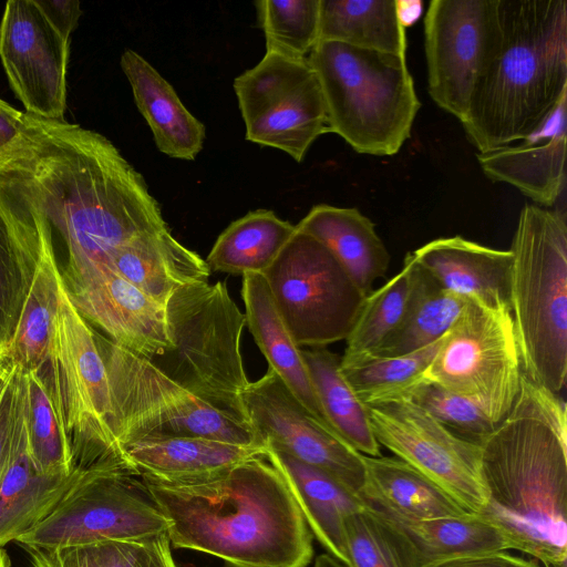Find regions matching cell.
<instances>
[{
  "mask_svg": "<svg viewBox=\"0 0 567 567\" xmlns=\"http://www.w3.org/2000/svg\"><path fill=\"white\" fill-rule=\"evenodd\" d=\"M266 452L267 447L197 436L144 440L122 446L124 460L135 475L167 484L199 480L254 457L266 456Z\"/></svg>",
  "mask_w": 567,
  "mask_h": 567,
  "instance_id": "obj_23",
  "label": "cell"
},
{
  "mask_svg": "<svg viewBox=\"0 0 567 567\" xmlns=\"http://www.w3.org/2000/svg\"><path fill=\"white\" fill-rule=\"evenodd\" d=\"M255 7L266 52L307 59L319 41L320 0H259Z\"/></svg>",
  "mask_w": 567,
  "mask_h": 567,
  "instance_id": "obj_39",
  "label": "cell"
},
{
  "mask_svg": "<svg viewBox=\"0 0 567 567\" xmlns=\"http://www.w3.org/2000/svg\"><path fill=\"white\" fill-rule=\"evenodd\" d=\"M39 252L37 272L6 352L22 374L40 370L48 361L58 310L59 264L50 246L40 244Z\"/></svg>",
  "mask_w": 567,
  "mask_h": 567,
  "instance_id": "obj_33",
  "label": "cell"
},
{
  "mask_svg": "<svg viewBox=\"0 0 567 567\" xmlns=\"http://www.w3.org/2000/svg\"><path fill=\"white\" fill-rule=\"evenodd\" d=\"M105 264L163 306L177 289L208 281L212 272L206 260L178 241L168 227L121 246Z\"/></svg>",
  "mask_w": 567,
  "mask_h": 567,
  "instance_id": "obj_25",
  "label": "cell"
},
{
  "mask_svg": "<svg viewBox=\"0 0 567 567\" xmlns=\"http://www.w3.org/2000/svg\"><path fill=\"white\" fill-rule=\"evenodd\" d=\"M24 375L16 368L0 398V478L12 447L14 423L23 390Z\"/></svg>",
  "mask_w": 567,
  "mask_h": 567,
  "instance_id": "obj_43",
  "label": "cell"
},
{
  "mask_svg": "<svg viewBox=\"0 0 567 567\" xmlns=\"http://www.w3.org/2000/svg\"><path fill=\"white\" fill-rule=\"evenodd\" d=\"M23 398L24 381L11 453L0 478V548L44 520L85 472L50 475L37 470L29 453Z\"/></svg>",
  "mask_w": 567,
  "mask_h": 567,
  "instance_id": "obj_19",
  "label": "cell"
},
{
  "mask_svg": "<svg viewBox=\"0 0 567 567\" xmlns=\"http://www.w3.org/2000/svg\"><path fill=\"white\" fill-rule=\"evenodd\" d=\"M412 275L413 256L409 252L400 272L365 297L346 339L341 368H349L375 357L403 318L411 292Z\"/></svg>",
  "mask_w": 567,
  "mask_h": 567,
  "instance_id": "obj_34",
  "label": "cell"
},
{
  "mask_svg": "<svg viewBox=\"0 0 567 567\" xmlns=\"http://www.w3.org/2000/svg\"><path fill=\"white\" fill-rule=\"evenodd\" d=\"M567 99V1L497 0V35L461 122L487 153L538 133Z\"/></svg>",
  "mask_w": 567,
  "mask_h": 567,
  "instance_id": "obj_4",
  "label": "cell"
},
{
  "mask_svg": "<svg viewBox=\"0 0 567 567\" xmlns=\"http://www.w3.org/2000/svg\"><path fill=\"white\" fill-rule=\"evenodd\" d=\"M39 262L17 248L0 227V353L6 354Z\"/></svg>",
  "mask_w": 567,
  "mask_h": 567,
  "instance_id": "obj_41",
  "label": "cell"
},
{
  "mask_svg": "<svg viewBox=\"0 0 567 567\" xmlns=\"http://www.w3.org/2000/svg\"><path fill=\"white\" fill-rule=\"evenodd\" d=\"M296 231L272 210L258 209L234 220L216 239L206 262L210 270L243 276L262 274Z\"/></svg>",
  "mask_w": 567,
  "mask_h": 567,
  "instance_id": "obj_32",
  "label": "cell"
},
{
  "mask_svg": "<svg viewBox=\"0 0 567 567\" xmlns=\"http://www.w3.org/2000/svg\"><path fill=\"white\" fill-rule=\"evenodd\" d=\"M136 567H177L172 556L167 534L142 544Z\"/></svg>",
  "mask_w": 567,
  "mask_h": 567,
  "instance_id": "obj_46",
  "label": "cell"
},
{
  "mask_svg": "<svg viewBox=\"0 0 567 567\" xmlns=\"http://www.w3.org/2000/svg\"><path fill=\"white\" fill-rule=\"evenodd\" d=\"M395 7L399 21L404 29L413 25L423 11L421 0H395Z\"/></svg>",
  "mask_w": 567,
  "mask_h": 567,
  "instance_id": "obj_48",
  "label": "cell"
},
{
  "mask_svg": "<svg viewBox=\"0 0 567 567\" xmlns=\"http://www.w3.org/2000/svg\"><path fill=\"white\" fill-rule=\"evenodd\" d=\"M266 458L284 477L311 534L341 563L351 567L346 519L362 511L361 498L324 472L267 443Z\"/></svg>",
  "mask_w": 567,
  "mask_h": 567,
  "instance_id": "obj_22",
  "label": "cell"
},
{
  "mask_svg": "<svg viewBox=\"0 0 567 567\" xmlns=\"http://www.w3.org/2000/svg\"><path fill=\"white\" fill-rule=\"evenodd\" d=\"M429 566L509 549L497 527L478 514L446 516L401 525Z\"/></svg>",
  "mask_w": 567,
  "mask_h": 567,
  "instance_id": "obj_35",
  "label": "cell"
},
{
  "mask_svg": "<svg viewBox=\"0 0 567 567\" xmlns=\"http://www.w3.org/2000/svg\"><path fill=\"white\" fill-rule=\"evenodd\" d=\"M444 336L411 353L373 358L349 368H341L342 373L365 406L408 398L410 392L424 381V374Z\"/></svg>",
  "mask_w": 567,
  "mask_h": 567,
  "instance_id": "obj_38",
  "label": "cell"
},
{
  "mask_svg": "<svg viewBox=\"0 0 567 567\" xmlns=\"http://www.w3.org/2000/svg\"><path fill=\"white\" fill-rule=\"evenodd\" d=\"M24 113L0 99V148L11 142L23 125Z\"/></svg>",
  "mask_w": 567,
  "mask_h": 567,
  "instance_id": "obj_47",
  "label": "cell"
},
{
  "mask_svg": "<svg viewBox=\"0 0 567 567\" xmlns=\"http://www.w3.org/2000/svg\"><path fill=\"white\" fill-rule=\"evenodd\" d=\"M71 39L47 18L37 0H10L0 22V60L25 113L64 120Z\"/></svg>",
  "mask_w": 567,
  "mask_h": 567,
  "instance_id": "obj_17",
  "label": "cell"
},
{
  "mask_svg": "<svg viewBox=\"0 0 567 567\" xmlns=\"http://www.w3.org/2000/svg\"><path fill=\"white\" fill-rule=\"evenodd\" d=\"M23 375V410L31 460L41 473L68 475L76 467L48 381L41 369Z\"/></svg>",
  "mask_w": 567,
  "mask_h": 567,
  "instance_id": "obj_36",
  "label": "cell"
},
{
  "mask_svg": "<svg viewBox=\"0 0 567 567\" xmlns=\"http://www.w3.org/2000/svg\"><path fill=\"white\" fill-rule=\"evenodd\" d=\"M0 226L24 250L62 264L106 262L121 246L167 228L140 172L102 134L24 112L0 148ZM61 264V265H62Z\"/></svg>",
  "mask_w": 567,
  "mask_h": 567,
  "instance_id": "obj_1",
  "label": "cell"
},
{
  "mask_svg": "<svg viewBox=\"0 0 567 567\" xmlns=\"http://www.w3.org/2000/svg\"><path fill=\"white\" fill-rule=\"evenodd\" d=\"M296 227L322 243L365 297L385 276L390 254L373 221L359 209L319 204Z\"/></svg>",
  "mask_w": 567,
  "mask_h": 567,
  "instance_id": "obj_27",
  "label": "cell"
},
{
  "mask_svg": "<svg viewBox=\"0 0 567 567\" xmlns=\"http://www.w3.org/2000/svg\"><path fill=\"white\" fill-rule=\"evenodd\" d=\"M59 270L75 309L106 338L147 360L169 347L165 306L107 264H62Z\"/></svg>",
  "mask_w": 567,
  "mask_h": 567,
  "instance_id": "obj_18",
  "label": "cell"
},
{
  "mask_svg": "<svg viewBox=\"0 0 567 567\" xmlns=\"http://www.w3.org/2000/svg\"><path fill=\"white\" fill-rule=\"evenodd\" d=\"M486 502L477 513L509 549L567 563V417L561 395L522 375L507 413L481 444Z\"/></svg>",
  "mask_w": 567,
  "mask_h": 567,
  "instance_id": "obj_3",
  "label": "cell"
},
{
  "mask_svg": "<svg viewBox=\"0 0 567 567\" xmlns=\"http://www.w3.org/2000/svg\"><path fill=\"white\" fill-rule=\"evenodd\" d=\"M241 297L246 324L269 369L310 414L329 426L316 398L302 351L287 329L262 274L243 275Z\"/></svg>",
  "mask_w": 567,
  "mask_h": 567,
  "instance_id": "obj_28",
  "label": "cell"
},
{
  "mask_svg": "<svg viewBox=\"0 0 567 567\" xmlns=\"http://www.w3.org/2000/svg\"><path fill=\"white\" fill-rule=\"evenodd\" d=\"M351 567H427L405 529L364 507L346 519Z\"/></svg>",
  "mask_w": 567,
  "mask_h": 567,
  "instance_id": "obj_37",
  "label": "cell"
},
{
  "mask_svg": "<svg viewBox=\"0 0 567 567\" xmlns=\"http://www.w3.org/2000/svg\"><path fill=\"white\" fill-rule=\"evenodd\" d=\"M313 567H349L332 555L324 553L317 556Z\"/></svg>",
  "mask_w": 567,
  "mask_h": 567,
  "instance_id": "obj_50",
  "label": "cell"
},
{
  "mask_svg": "<svg viewBox=\"0 0 567 567\" xmlns=\"http://www.w3.org/2000/svg\"><path fill=\"white\" fill-rule=\"evenodd\" d=\"M412 255L446 290L491 308H509V249H494L453 236L431 240Z\"/></svg>",
  "mask_w": 567,
  "mask_h": 567,
  "instance_id": "obj_20",
  "label": "cell"
},
{
  "mask_svg": "<svg viewBox=\"0 0 567 567\" xmlns=\"http://www.w3.org/2000/svg\"><path fill=\"white\" fill-rule=\"evenodd\" d=\"M497 35V0H432L424 18L427 87L462 122Z\"/></svg>",
  "mask_w": 567,
  "mask_h": 567,
  "instance_id": "obj_15",
  "label": "cell"
},
{
  "mask_svg": "<svg viewBox=\"0 0 567 567\" xmlns=\"http://www.w3.org/2000/svg\"><path fill=\"white\" fill-rule=\"evenodd\" d=\"M466 301L443 288L413 257L412 287L403 318L374 358L411 353L437 341Z\"/></svg>",
  "mask_w": 567,
  "mask_h": 567,
  "instance_id": "obj_31",
  "label": "cell"
},
{
  "mask_svg": "<svg viewBox=\"0 0 567 567\" xmlns=\"http://www.w3.org/2000/svg\"><path fill=\"white\" fill-rule=\"evenodd\" d=\"M429 567H539L534 560L513 556L505 550L450 559Z\"/></svg>",
  "mask_w": 567,
  "mask_h": 567,
  "instance_id": "obj_45",
  "label": "cell"
},
{
  "mask_svg": "<svg viewBox=\"0 0 567 567\" xmlns=\"http://www.w3.org/2000/svg\"><path fill=\"white\" fill-rule=\"evenodd\" d=\"M262 275L300 348H321L347 339L365 296L322 243L296 227Z\"/></svg>",
  "mask_w": 567,
  "mask_h": 567,
  "instance_id": "obj_10",
  "label": "cell"
},
{
  "mask_svg": "<svg viewBox=\"0 0 567 567\" xmlns=\"http://www.w3.org/2000/svg\"><path fill=\"white\" fill-rule=\"evenodd\" d=\"M365 476L359 497L367 508L400 525L467 514L454 498L400 458L363 455Z\"/></svg>",
  "mask_w": 567,
  "mask_h": 567,
  "instance_id": "obj_24",
  "label": "cell"
},
{
  "mask_svg": "<svg viewBox=\"0 0 567 567\" xmlns=\"http://www.w3.org/2000/svg\"><path fill=\"white\" fill-rule=\"evenodd\" d=\"M169 347L148 361L218 412L249 424L243 392L249 381L240 352L245 315L223 281L189 284L165 302Z\"/></svg>",
  "mask_w": 567,
  "mask_h": 567,
  "instance_id": "obj_7",
  "label": "cell"
},
{
  "mask_svg": "<svg viewBox=\"0 0 567 567\" xmlns=\"http://www.w3.org/2000/svg\"><path fill=\"white\" fill-rule=\"evenodd\" d=\"M143 543L100 542L51 549H25L32 567H136Z\"/></svg>",
  "mask_w": 567,
  "mask_h": 567,
  "instance_id": "obj_42",
  "label": "cell"
},
{
  "mask_svg": "<svg viewBox=\"0 0 567 567\" xmlns=\"http://www.w3.org/2000/svg\"><path fill=\"white\" fill-rule=\"evenodd\" d=\"M135 474L85 471L53 512L16 542L51 549L100 542H145L167 534L169 522Z\"/></svg>",
  "mask_w": 567,
  "mask_h": 567,
  "instance_id": "obj_12",
  "label": "cell"
},
{
  "mask_svg": "<svg viewBox=\"0 0 567 567\" xmlns=\"http://www.w3.org/2000/svg\"><path fill=\"white\" fill-rule=\"evenodd\" d=\"M41 370L69 439L74 466L133 473L113 433L110 384L94 328L71 302L61 274L49 357Z\"/></svg>",
  "mask_w": 567,
  "mask_h": 567,
  "instance_id": "obj_8",
  "label": "cell"
},
{
  "mask_svg": "<svg viewBox=\"0 0 567 567\" xmlns=\"http://www.w3.org/2000/svg\"><path fill=\"white\" fill-rule=\"evenodd\" d=\"M241 399L247 421L265 445L278 446L359 496L363 454L310 414L274 370L249 382Z\"/></svg>",
  "mask_w": 567,
  "mask_h": 567,
  "instance_id": "obj_16",
  "label": "cell"
},
{
  "mask_svg": "<svg viewBox=\"0 0 567 567\" xmlns=\"http://www.w3.org/2000/svg\"><path fill=\"white\" fill-rule=\"evenodd\" d=\"M169 522L175 548L213 555L231 567H307L312 534L284 477L266 456L186 483L144 478Z\"/></svg>",
  "mask_w": 567,
  "mask_h": 567,
  "instance_id": "obj_2",
  "label": "cell"
},
{
  "mask_svg": "<svg viewBox=\"0 0 567 567\" xmlns=\"http://www.w3.org/2000/svg\"><path fill=\"white\" fill-rule=\"evenodd\" d=\"M509 250V309L523 374L560 395L567 379L565 213L525 205Z\"/></svg>",
  "mask_w": 567,
  "mask_h": 567,
  "instance_id": "obj_5",
  "label": "cell"
},
{
  "mask_svg": "<svg viewBox=\"0 0 567 567\" xmlns=\"http://www.w3.org/2000/svg\"><path fill=\"white\" fill-rule=\"evenodd\" d=\"M307 61L320 82L330 133L359 154L401 150L421 107L406 58L318 41Z\"/></svg>",
  "mask_w": 567,
  "mask_h": 567,
  "instance_id": "obj_6",
  "label": "cell"
},
{
  "mask_svg": "<svg viewBox=\"0 0 567 567\" xmlns=\"http://www.w3.org/2000/svg\"><path fill=\"white\" fill-rule=\"evenodd\" d=\"M1 354V353H0Z\"/></svg>",
  "mask_w": 567,
  "mask_h": 567,
  "instance_id": "obj_53",
  "label": "cell"
},
{
  "mask_svg": "<svg viewBox=\"0 0 567 567\" xmlns=\"http://www.w3.org/2000/svg\"><path fill=\"white\" fill-rule=\"evenodd\" d=\"M246 140L301 162L312 143L330 133L319 79L307 59L266 52L234 80Z\"/></svg>",
  "mask_w": 567,
  "mask_h": 567,
  "instance_id": "obj_13",
  "label": "cell"
},
{
  "mask_svg": "<svg viewBox=\"0 0 567 567\" xmlns=\"http://www.w3.org/2000/svg\"><path fill=\"white\" fill-rule=\"evenodd\" d=\"M49 21L68 39L79 24L82 14L78 0H37Z\"/></svg>",
  "mask_w": 567,
  "mask_h": 567,
  "instance_id": "obj_44",
  "label": "cell"
},
{
  "mask_svg": "<svg viewBox=\"0 0 567 567\" xmlns=\"http://www.w3.org/2000/svg\"><path fill=\"white\" fill-rule=\"evenodd\" d=\"M94 336L107 372L113 433L121 450L136 441L185 436L266 447L249 424L213 409L95 328Z\"/></svg>",
  "mask_w": 567,
  "mask_h": 567,
  "instance_id": "obj_9",
  "label": "cell"
},
{
  "mask_svg": "<svg viewBox=\"0 0 567 567\" xmlns=\"http://www.w3.org/2000/svg\"><path fill=\"white\" fill-rule=\"evenodd\" d=\"M379 443L434 482L466 512L486 502L481 477V444L452 433L406 398L367 406Z\"/></svg>",
  "mask_w": 567,
  "mask_h": 567,
  "instance_id": "obj_14",
  "label": "cell"
},
{
  "mask_svg": "<svg viewBox=\"0 0 567 567\" xmlns=\"http://www.w3.org/2000/svg\"><path fill=\"white\" fill-rule=\"evenodd\" d=\"M14 370L16 365L13 364L12 360L6 354H0V398L7 388Z\"/></svg>",
  "mask_w": 567,
  "mask_h": 567,
  "instance_id": "obj_49",
  "label": "cell"
},
{
  "mask_svg": "<svg viewBox=\"0 0 567 567\" xmlns=\"http://www.w3.org/2000/svg\"><path fill=\"white\" fill-rule=\"evenodd\" d=\"M406 399L455 435L476 444H482L497 425L474 401L425 380Z\"/></svg>",
  "mask_w": 567,
  "mask_h": 567,
  "instance_id": "obj_40",
  "label": "cell"
},
{
  "mask_svg": "<svg viewBox=\"0 0 567 567\" xmlns=\"http://www.w3.org/2000/svg\"><path fill=\"white\" fill-rule=\"evenodd\" d=\"M312 388L329 426L348 444L368 456H380L367 406L341 370V355L326 347L301 350Z\"/></svg>",
  "mask_w": 567,
  "mask_h": 567,
  "instance_id": "obj_30",
  "label": "cell"
},
{
  "mask_svg": "<svg viewBox=\"0 0 567 567\" xmlns=\"http://www.w3.org/2000/svg\"><path fill=\"white\" fill-rule=\"evenodd\" d=\"M319 41L406 58L395 0H320Z\"/></svg>",
  "mask_w": 567,
  "mask_h": 567,
  "instance_id": "obj_29",
  "label": "cell"
},
{
  "mask_svg": "<svg viewBox=\"0 0 567 567\" xmlns=\"http://www.w3.org/2000/svg\"><path fill=\"white\" fill-rule=\"evenodd\" d=\"M546 567H549V566H546Z\"/></svg>",
  "mask_w": 567,
  "mask_h": 567,
  "instance_id": "obj_52",
  "label": "cell"
},
{
  "mask_svg": "<svg viewBox=\"0 0 567 567\" xmlns=\"http://www.w3.org/2000/svg\"><path fill=\"white\" fill-rule=\"evenodd\" d=\"M522 375L511 309L467 299L424 380L474 401L498 424L517 398Z\"/></svg>",
  "mask_w": 567,
  "mask_h": 567,
  "instance_id": "obj_11",
  "label": "cell"
},
{
  "mask_svg": "<svg viewBox=\"0 0 567 567\" xmlns=\"http://www.w3.org/2000/svg\"><path fill=\"white\" fill-rule=\"evenodd\" d=\"M9 558L4 550L0 548V567H9Z\"/></svg>",
  "mask_w": 567,
  "mask_h": 567,
  "instance_id": "obj_51",
  "label": "cell"
},
{
  "mask_svg": "<svg viewBox=\"0 0 567 567\" xmlns=\"http://www.w3.org/2000/svg\"><path fill=\"white\" fill-rule=\"evenodd\" d=\"M566 100L546 125L519 145H508L477 159L494 182L515 186L537 206H553L565 186Z\"/></svg>",
  "mask_w": 567,
  "mask_h": 567,
  "instance_id": "obj_21",
  "label": "cell"
},
{
  "mask_svg": "<svg viewBox=\"0 0 567 567\" xmlns=\"http://www.w3.org/2000/svg\"><path fill=\"white\" fill-rule=\"evenodd\" d=\"M120 63L157 148L173 158L194 159L205 140L203 123L185 107L173 86L141 54L127 49L122 53Z\"/></svg>",
  "mask_w": 567,
  "mask_h": 567,
  "instance_id": "obj_26",
  "label": "cell"
}]
</instances>
